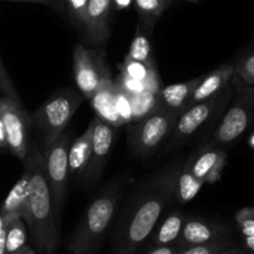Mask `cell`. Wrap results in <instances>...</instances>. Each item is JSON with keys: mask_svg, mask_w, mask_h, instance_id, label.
<instances>
[{"mask_svg": "<svg viewBox=\"0 0 254 254\" xmlns=\"http://www.w3.org/2000/svg\"><path fill=\"white\" fill-rule=\"evenodd\" d=\"M183 165L185 162L178 160L162 166L133 190L115 229L114 254H136L150 238L175 199Z\"/></svg>", "mask_w": 254, "mask_h": 254, "instance_id": "1", "label": "cell"}, {"mask_svg": "<svg viewBox=\"0 0 254 254\" xmlns=\"http://www.w3.org/2000/svg\"><path fill=\"white\" fill-rule=\"evenodd\" d=\"M23 165L30 172V190L23 219L39 252L53 254L60 239V221L56 216L43 152L31 143Z\"/></svg>", "mask_w": 254, "mask_h": 254, "instance_id": "2", "label": "cell"}, {"mask_svg": "<svg viewBox=\"0 0 254 254\" xmlns=\"http://www.w3.org/2000/svg\"><path fill=\"white\" fill-rule=\"evenodd\" d=\"M128 171L116 176L104 186L85 211L69 243L71 254H96L119 209L128 181Z\"/></svg>", "mask_w": 254, "mask_h": 254, "instance_id": "3", "label": "cell"}, {"mask_svg": "<svg viewBox=\"0 0 254 254\" xmlns=\"http://www.w3.org/2000/svg\"><path fill=\"white\" fill-rule=\"evenodd\" d=\"M232 85L233 97L209 140V143L224 150L233 145L254 121V86L242 84L236 76Z\"/></svg>", "mask_w": 254, "mask_h": 254, "instance_id": "4", "label": "cell"}, {"mask_svg": "<svg viewBox=\"0 0 254 254\" xmlns=\"http://www.w3.org/2000/svg\"><path fill=\"white\" fill-rule=\"evenodd\" d=\"M84 99L80 91L64 89L48 97V100L34 111L31 120L41 132L44 146L50 145L63 135Z\"/></svg>", "mask_w": 254, "mask_h": 254, "instance_id": "5", "label": "cell"}, {"mask_svg": "<svg viewBox=\"0 0 254 254\" xmlns=\"http://www.w3.org/2000/svg\"><path fill=\"white\" fill-rule=\"evenodd\" d=\"M178 115L157 105L152 112L136 121L128 130V146L133 156L146 157L167 141Z\"/></svg>", "mask_w": 254, "mask_h": 254, "instance_id": "6", "label": "cell"}, {"mask_svg": "<svg viewBox=\"0 0 254 254\" xmlns=\"http://www.w3.org/2000/svg\"><path fill=\"white\" fill-rule=\"evenodd\" d=\"M233 94L234 87L231 81V84L222 94L206 100V101L198 102V104L185 110L177 119L170 137L166 141V152L176 150L178 146L190 140L202 126L211 121L217 114L223 111L226 106H228Z\"/></svg>", "mask_w": 254, "mask_h": 254, "instance_id": "7", "label": "cell"}, {"mask_svg": "<svg viewBox=\"0 0 254 254\" xmlns=\"http://www.w3.org/2000/svg\"><path fill=\"white\" fill-rule=\"evenodd\" d=\"M69 148L70 135L63 133L50 145L44 146L43 156L45 162V172L50 185L51 196L56 216L61 221L65 199H66L67 181H69Z\"/></svg>", "mask_w": 254, "mask_h": 254, "instance_id": "8", "label": "cell"}, {"mask_svg": "<svg viewBox=\"0 0 254 254\" xmlns=\"http://www.w3.org/2000/svg\"><path fill=\"white\" fill-rule=\"evenodd\" d=\"M72 66L77 90L87 100L91 99L102 82L111 79L110 70L105 63L104 50L87 48L80 43L75 44Z\"/></svg>", "mask_w": 254, "mask_h": 254, "instance_id": "9", "label": "cell"}, {"mask_svg": "<svg viewBox=\"0 0 254 254\" xmlns=\"http://www.w3.org/2000/svg\"><path fill=\"white\" fill-rule=\"evenodd\" d=\"M0 119L6 132L8 148L23 161L30 150V130L33 120L21 102L6 96H0Z\"/></svg>", "mask_w": 254, "mask_h": 254, "instance_id": "10", "label": "cell"}, {"mask_svg": "<svg viewBox=\"0 0 254 254\" xmlns=\"http://www.w3.org/2000/svg\"><path fill=\"white\" fill-rule=\"evenodd\" d=\"M119 127L102 121L97 116L94 117V135H92V148L89 165L85 170L82 178L87 186H92L101 178L110 152L114 146Z\"/></svg>", "mask_w": 254, "mask_h": 254, "instance_id": "11", "label": "cell"}, {"mask_svg": "<svg viewBox=\"0 0 254 254\" xmlns=\"http://www.w3.org/2000/svg\"><path fill=\"white\" fill-rule=\"evenodd\" d=\"M231 229L228 226L216 222L203 221L198 218H190L186 221L180 238L176 242L178 251H183L190 247L211 243L218 239L228 238Z\"/></svg>", "mask_w": 254, "mask_h": 254, "instance_id": "12", "label": "cell"}, {"mask_svg": "<svg viewBox=\"0 0 254 254\" xmlns=\"http://www.w3.org/2000/svg\"><path fill=\"white\" fill-rule=\"evenodd\" d=\"M226 162V150L208 142L199 150L196 157H190L185 165L203 183H214L221 178Z\"/></svg>", "mask_w": 254, "mask_h": 254, "instance_id": "13", "label": "cell"}, {"mask_svg": "<svg viewBox=\"0 0 254 254\" xmlns=\"http://www.w3.org/2000/svg\"><path fill=\"white\" fill-rule=\"evenodd\" d=\"M233 76L234 64L232 63L222 64L217 69H214L213 71L204 75L202 81L199 82V85L196 87L193 94H192V97H190V102L187 105V109L198 104V102L206 101V100L212 99V97L222 94L227 89V86L231 84Z\"/></svg>", "mask_w": 254, "mask_h": 254, "instance_id": "14", "label": "cell"}, {"mask_svg": "<svg viewBox=\"0 0 254 254\" xmlns=\"http://www.w3.org/2000/svg\"><path fill=\"white\" fill-rule=\"evenodd\" d=\"M112 0H89L86 39L94 45H104L110 36Z\"/></svg>", "mask_w": 254, "mask_h": 254, "instance_id": "15", "label": "cell"}, {"mask_svg": "<svg viewBox=\"0 0 254 254\" xmlns=\"http://www.w3.org/2000/svg\"><path fill=\"white\" fill-rule=\"evenodd\" d=\"M204 75L202 76L193 77L185 82H178V84L168 85L162 87L157 94V105L162 109L172 111L180 116L190 102L192 94L202 81Z\"/></svg>", "mask_w": 254, "mask_h": 254, "instance_id": "16", "label": "cell"}, {"mask_svg": "<svg viewBox=\"0 0 254 254\" xmlns=\"http://www.w3.org/2000/svg\"><path fill=\"white\" fill-rule=\"evenodd\" d=\"M95 114L102 121L116 127L124 126L117 109V85L112 79L102 82L96 92L90 99Z\"/></svg>", "mask_w": 254, "mask_h": 254, "instance_id": "17", "label": "cell"}, {"mask_svg": "<svg viewBox=\"0 0 254 254\" xmlns=\"http://www.w3.org/2000/svg\"><path fill=\"white\" fill-rule=\"evenodd\" d=\"M30 190V172L24 166V172L18 182L14 185L6 198L0 206V216L4 221L13 218H23Z\"/></svg>", "mask_w": 254, "mask_h": 254, "instance_id": "18", "label": "cell"}, {"mask_svg": "<svg viewBox=\"0 0 254 254\" xmlns=\"http://www.w3.org/2000/svg\"><path fill=\"white\" fill-rule=\"evenodd\" d=\"M92 135H94V120L90 122L84 133L76 138L69 148V173L71 177L75 176L82 177L89 165L92 148Z\"/></svg>", "mask_w": 254, "mask_h": 254, "instance_id": "19", "label": "cell"}, {"mask_svg": "<svg viewBox=\"0 0 254 254\" xmlns=\"http://www.w3.org/2000/svg\"><path fill=\"white\" fill-rule=\"evenodd\" d=\"M186 221H187V217L181 211L175 209L171 212L160 224H157L155 231L151 234V242L153 246L160 247L176 244Z\"/></svg>", "mask_w": 254, "mask_h": 254, "instance_id": "20", "label": "cell"}, {"mask_svg": "<svg viewBox=\"0 0 254 254\" xmlns=\"http://www.w3.org/2000/svg\"><path fill=\"white\" fill-rule=\"evenodd\" d=\"M152 30L143 25L142 23L138 21L137 29H136V34L133 36V40L131 43L130 50L127 54V58L131 60L140 61V63H145L150 66L156 67L155 59L152 56V51H151V44L150 39H148V34Z\"/></svg>", "mask_w": 254, "mask_h": 254, "instance_id": "21", "label": "cell"}, {"mask_svg": "<svg viewBox=\"0 0 254 254\" xmlns=\"http://www.w3.org/2000/svg\"><path fill=\"white\" fill-rule=\"evenodd\" d=\"M203 185L204 183L190 172L187 166L183 165L177 178L175 199L182 204L192 201L198 194Z\"/></svg>", "mask_w": 254, "mask_h": 254, "instance_id": "22", "label": "cell"}, {"mask_svg": "<svg viewBox=\"0 0 254 254\" xmlns=\"http://www.w3.org/2000/svg\"><path fill=\"white\" fill-rule=\"evenodd\" d=\"M133 4L140 16V23L147 26L150 30H152L155 24L170 5L165 0H133Z\"/></svg>", "mask_w": 254, "mask_h": 254, "instance_id": "23", "label": "cell"}, {"mask_svg": "<svg viewBox=\"0 0 254 254\" xmlns=\"http://www.w3.org/2000/svg\"><path fill=\"white\" fill-rule=\"evenodd\" d=\"M4 221V219H3ZM6 229V254H14L23 249L26 244V227L23 218L4 221Z\"/></svg>", "mask_w": 254, "mask_h": 254, "instance_id": "24", "label": "cell"}, {"mask_svg": "<svg viewBox=\"0 0 254 254\" xmlns=\"http://www.w3.org/2000/svg\"><path fill=\"white\" fill-rule=\"evenodd\" d=\"M234 76L242 84L254 86V45L247 49L236 61Z\"/></svg>", "mask_w": 254, "mask_h": 254, "instance_id": "25", "label": "cell"}, {"mask_svg": "<svg viewBox=\"0 0 254 254\" xmlns=\"http://www.w3.org/2000/svg\"><path fill=\"white\" fill-rule=\"evenodd\" d=\"M64 10L66 11L74 25L86 38L87 33V4L89 0H61Z\"/></svg>", "mask_w": 254, "mask_h": 254, "instance_id": "26", "label": "cell"}, {"mask_svg": "<svg viewBox=\"0 0 254 254\" xmlns=\"http://www.w3.org/2000/svg\"><path fill=\"white\" fill-rule=\"evenodd\" d=\"M232 246H233V243H232L231 239L223 238L211 242V243L190 247V248L178 252V254H218L219 252L224 251Z\"/></svg>", "mask_w": 254, "mask_h": 254, "instance_id": "27", "label": "cell"}, {"mask_svg": "<svg viewBox=\"0 0 254 254\" xmlns=\"http://www.w3.org/2000/svg\"><path fill=\"white\" fill-rule=\"evenodd\" d=\"M236 222L243 238L254 237V208L244 207L236 214Z\"/></svg>", "mask_w": 254, "mask_h": 254, "instance_id": "28", "label": "cell"}, {"mask_svg": "<svg viewBox=\"0 0 254 254\" xmlns=\"http://www.w3.org/2000/svg\"><path fill=\"white\" fill-rule=\"evenodd\" d=\"M117 109H119L122 124L126 125L133 121V110L130 95L126 94L119 86H117Z\"/></svg>", "mask_w": 254, "mask_h": 254, "instance_id": "29", "label": "cell"}, {"mask_svg": "<svg viewBox=\"0 0 254 254\" xmlns=\"http://www.w3.org/2000/svg\"><path fill=\"white\" fill-rule=\"evenodd\" d=\"M0 94H3V96L10 97L18 102H21L18 90L14 86L1 59H0Z\"/></svg>", "mask_w": 254, "mask_h": 254, "instance_id": "30", "label": "cell"}, {"mask_svg": "<svg viewBox=\"0 0 254 254\" xmlns=\"http://www.w3.org/2000/svg\"><path fill=\"white\" fill-rule=\"evenodd\" d=\"M5 1H14V3H34V4H43V5L50 6L55 9L59 13H64V5L61 0H5Z\"/></svg>", "mask_w": 254, "mask_h": 254, "instance_id": "31", "label": "cell"}, {"mask_svg": "<svg viewBox=\"0 0 254 254\" xmlns=\"http://www.w3.org/2000/svg\"><path fill=\"white\" fill-rule=\"evenodd\" d=\"M178 248L176 244H171V246H160L153 247L148 254H178Z\"/></svg>", "mask_w": 254, "mask_h": 254, "instance_id": "32", "label": "cell"}, {"mask_svg": "<svg viewBox=\"0 0 254 254\" xmlns=\"http://www.w3.org/2000/svg\"><path fill=\"white\" fill-rule=\"evenodd\" d=\"M0 254H6V229L1 216H0Z\"/></svg>", "mask_w": 254, "mask_h": 254, "instance_id": "33", "label": "cell"}, {"mask_svg": "<svg viewBox=\"0 0 254 254\" xmlns=\"http://www.w3.org/2000/svg\"><path fill=\"white\" fill-rule=\"evenodd\" d=\"M131 4H133V0H112V8L116 10H124V9L130 8Z\"/></svg>", "mask_w": 254, "mask_h": 254, "instance_id": "34", "label": "cell"}, {"mask_svg": "<svg viewBox=\"0 0 254 254\" xmlns=\"http://www.w3.org/2000/svg\"><path fill=\"white\" fill-rule=\"evenodd\" d=\"M8 148V142H6V132L5 127H4L3 121L0 119V150Z\"/></svg>", "mask_w": 254, "mask_h": 254, "instance_id": "35", "label": "cell"}, {"mask_svg": "<svg viewBox=\"0 0 254 254\" xmlns=\"http://www.w3.org/2000/svg\"><path fill=\"white\" fill-rule=\"evenodd\" d=\"M218 254H247V253L243 251V249H241L239 247H236L233 244V246L229 247V248H227V249H224V251L219 252Z\"/></svg>", "mask_w": 254, "mask_h": 254, "instance_id": "36", "label": "cell"}, {"mask_svg": "<svg viewBox=\"0 0 254 254\" xmlns=\"http://www.w3.org/2000/svg\"><path fill=\"white\" fill-rule=\"evenodd\" d=\"M25 254H36V252L34 251V249L31 248V247H29V246H28V248H26Z\"/></svg>", "mask_w": 254, "mask_h": 254, "instance_id": "37", "label": "cell"}, {"mask_svg": "<svg viewBox=\"0 0 254 254\" xmlns=\"http://www.w3.org/2000/svg\"><path fill=\"white\" fill-rule=\"evenodd\" d=\"M26 248H28V246H25V247H24L23 249H20V251H19V252H16V253H14V254H25V252H26Z\"/></svg>", "mask_w": 254, "mask_h": 254, "instance_id": "38", "label": "cell"}, {"mask_svg": "<svg viewBox=\"0 0 254 254\" xmlns=\"http://www.w3.org/2000/svg\"><path fill=\"white\" fill-rule=\"evenodd\" d=\"M165 1H166V3L171 4V3H172V1H173V0H165Z\"/></svg>", "mask_w": 254, "mask_h": 254, "instance_id": "39", "label": "cell"}, {"mask_svg": "<svg viewBox=\"0 0 254 254\" xmlns=\"http://www.w3.org/2000/svg\"><path fill=\"white\" fill-rule=\"evenodd\" d=\"M188 1H197V0H188Z\"/></svg>", "mask_w": 254, "mask_h": 254, "instance_id": "40", "label": "cell"}]
</instances>
